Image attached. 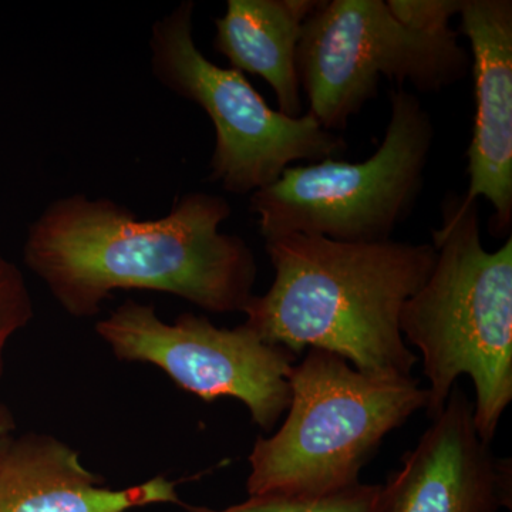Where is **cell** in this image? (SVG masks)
Listing matches in <instances>:
<instances>
[{
    "instance_id": "cell-1",
    "label": "cell",
    "mask_w": 512,
    "mask_h": 512,
    "mask_svg": "<svg viewBox=\"0 0 512 512\" xmlns=\"http://www.w3.org/2000/svg\"><path fill=\"white\" fill-rule=\"evenodd\" d=\"M225 198L190 192L158 220H140L110 198L69 195L29 227L23 259L77 319L99 315L120 289L170 293L211 313L244 312L258 266L251 248L220 227Z\"/></svg>"
},
{
    "instance_id": "cell-2",
    "label": "cell",
    "mask_w": 512,
    "mask_h": 512,
    "mask_svg": "<svg viewBox=\"0 0 512 512\" xmlns=\"http://www.w3.org/2000/svg\"><path fill=\"white\" fill-rule=\"evenodd\" d=\"M265 249L274 282L244 309L258 338L295 356L335 353L365 375L412 377L419 357L404 343L400 315L433 271V245L292 234Z\"/></svg>"
},
{
    "instance_id": "cell-3",
    "label": "cell",
    "mask_w": 512,
    "mask_h": 512,
    "mask_svg": "<svg viewBox=\"0 0 512 512\" xmlns=\"http://www.w3.org/2000/svg\"><path fill=\"white\" fill-rule=\"evenodd\" d=\"M441 211L433 271L403 306L400 332L420 350L430 420L444 409L458 377L468 376L478 436L491 444L512 402V235L487 251L478 201L450 194Z\"/></svg>"
},
{
    "instance_id": "cell-4",
    "label": "cell",
    "mask_w": 512,
    "mask_h": 512,
    "mask_svg": "<svg viewBox=\"0 0 512 512\" xmlns=\"http://www.w3.org/2000/svg\"><path fill=\"white\" fill-rule=\"evenodd\" d=\"M289 386L284 423L249 454V497H320L359 484L383 440L429 403L414 377L365 375L319 349L295 363Z\"/></svg>"
},
{
    "instance_id": "cell-5",
    "label": "cell",
    "mask_w": 512,
    "mask_h": 512,
    "mask_svg": "<svg viewBox=\"0 0 512 512\" xmlns=\"http://www.w3.org/2000/svg\"><path fill=\"white\" fill-rule=\"evenodd\" d=\"M389 100V124L372 157L291 165L252 194L265 241L292 234L367 244L392 239L423 190L434 126L416 94L397 87Z\"/></svg>"
},
{
    "instance_id": "cell-6",
    "label": "cell",
    "mask_w": 512,
    "mask_h": 512,
    "mask_svg": "<svg viewBox=\"0 0 512 512\" xmlns=\"http://www.w3.org/2000/svg\"><path fill=\"white\" fill-rule=\"evenodd\" d=\"M194 3L185 0L151 29L154 77L200 106L215 128L210 181L232 194L269 187L298 161L340 160L345 138L325 130L311 114L291 119L268 106L247 77L210 62L194 42Z\"/></svg>"
},
{
    "instance_id": "cell-7",
    "label": "cell",
    "mask_w": 512,
    "mask_h": 512,
    "mask_svg": "<svg viewBox=\"0 0 512 512\" xmlns=\"http://www.w3.org/2000/svg\"><path fill=\"white\" fill-rule=\"evenodd\" d=\"M457 30L431 35L407 28L384 0H320L296 50L301 90L313 119L330 133L377 97L380 80L437 93L463 80L471 56Z\"/></svg>"
},
{
    "instance_id": "cell-8",
    "label": "cell",
    "mask_w": 512,
    "mask_h": 512,
    "mask_svg": "<svg viewBox=\"0 0 512 512\" xmlns=\"http://www.w3.org/2000/svg\"><path fill=\"white\" fill-rule=\"evenodd\" d=\"M96 332L121 362L156 366L204 402L239 400L262 430L274 429L288 410L296 356L265 343L244 323L218 328L194 313L167 323L154 306L128 299L96 323Z\"/></svg>"
},
{
    "instance_id": "cell-9",
    "label": "cell",
    "mask_w": 512,
    "mask_h": 512,
    "mask_svg": "<svg viewBox=\"0 0 512 512\" xmlns=\"http://www.w3.org/2000/svg\"><path fill=\"white\" fill-rule=\"evenodd\" d=\"M511 505V461L478 436L467 394L454 386L444 409L382 485L379 512H500Z\"/></svg>"
},
{
    "instance_id": "cell-10",
    "label": "cell",
    "mask_w": 512,
    "mask_h": 512,
    "mask_svg": "<svg viewBox=\"0 0 512 512\" xmlns=\"http://www.w3.org/2000/svg\"><path fill=\"white\" fill-rule=\"evenodd\" d=\"M458 16L457 32L470 42L476 83L468 190L463 198L490 202L488 231L507 239L512 228V2L463 0Z\"/></svg>"
},
{
    "instance_id": "cell-11",
    "label": "cell",
    "mask_w": 512,
    "mask_h": 512,
    "mask_svg": "<svg viewBox=\"0 0 512 512\" xmlns=\"http://www.w3.org/2000/svg\"><path fill=\"white\" fill-rule=\"evenodd\" d=\"M103 484L62 440L37 433L12 437L0 463V512H127L181 504L177 483L163 476L123 490Z\"/></svg>"
},
{
    "instance_id": "cell-12",
    "label": "cell",
    "mask_w": 512,
    "mask_h": 512,
    "mask_svg": "<svg viewBox=\"0 0 512 512\" xmlns=\"http://www.w3.org/2000/svg\"><path fill=\"white\" fill-rule=\"evenodd\" d=\"M316 0H228L215 19L214 47L231 69L262 77L275 92L279 111L302 116L296 50L303 23Z\"/></svg>"
},
{
    "instance_id": "cell-13",
    "label": "cell",
    "mask_w": 512,
    "mask_h": 512,
    "mask_svg": "<svg viewBox=\"0 0 512 512\" xmlns=\"http://www.w3.org/2000/svg\"><path fill=\"white\" fill-rule=\"evenodd\" d=\"M382 484H356L338 493L320 497L258 495L231 507L184 505L187 512H379Z\"/></svg>"
},
{
    "instance_id": "cell-14",
    "label": "cell",
    "mask_w": 512,
    "mask_h": 512,
    "mask_svg": "<svg viewBox=\"0 0 512 512\" xmlns=\"http://www.w3.org/2000/svg\"><path fill=\"white\" fill-rule=\"evenodd\" d=\"M35 316L32 295L18 265L0 254V377L5 369L6 345Z\"/></svg>"
},
{
    "instance_id": "cell-15",
    "label": "cell",
    "mask_w": 512,
    "mask_h": 512,
    "mask_svg": "<svg viewBox=\"0 0 512 512\" xmlns=\"http://www.w3.org/2000/svg\"><path fill=\"white\" fill-rule=\"evenodd\" d=\"M463 0H387L394 18L407 28L444 35L451 32L450 20L461 10Z\"/></svg>"
},
{
    "instance_id": "cell-16",
    "label": "cell",
    "mask_w": 512,
    "mask_h": 512,
    "mask_svg": "<svg viewBox=\"0 0 512 512\" xmlns=\"http://www.w3.org/2000/svg\"><path fill=\"white\" fill-rule=\"evenodd\" d=\"M15 427V417L10 413L8 407L0 404V437L10 436V433L15 430Z\"/></svg>"
},
{
    "instance_id": "cell-17",
    "label": "cell",
    "mask_w": 512,
    "mask_h": 512,
    "mask_svg": "<svg viewBox=\"0 0 512 512\" xmlns=\"http://www.w3.org/2000/svg\"><path fill=\"white\" fill-rule=\"evenodd\" d=\"M10 441H12V436L0 437V463H2L3 457H5L6 450H8Z\"/></svg>"
}]
</instances>
